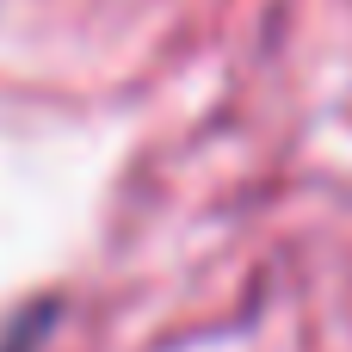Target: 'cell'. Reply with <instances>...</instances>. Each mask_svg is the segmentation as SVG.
I'll return each mask as SVG.
<instances>
[{
    "instance_id": "6da1fadb",
    "label": "cell",
    "mask_w": 352,
    "mask_h": 352,
    "mask_svg": "<svg viewBox=\"0 0 352 352\" xmlns=\"http://www.w3.org/2000/svg\"><path fill=\"white\" fill-rule=\"evenodd\" d=\"M50 322H56V309H31V316H19V322L0 334V352H37V340L50 334Z\"/></svg>"
}]
</instances>
